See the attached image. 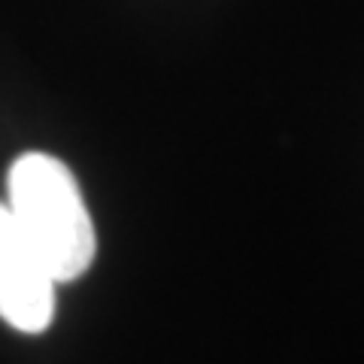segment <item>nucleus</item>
<instances>
[{
	"mask_svg": "<svg viewBox=\"0 0 364 364\" xmlns=\"http://www.w3.org/2000/svg\"><path fill=\"white\" fill-rule=\"evenodd\" d=\"M6 210L55 282H70L95 261V225L70 167L25 152L9 167Z\"/></svg>",
	"mask_w": 364,
	"mask_h": 364,
	"instance_id": "1",
	"label": "nucleus"
},
{
	"mask_svg": "<svg viewBox=\"0 0 364 364\" xmlns=\"http://www.w3.org/2000/svg\"><path fill=\"white\" fill-rule=\"evenodd\" d=\"M55 286L6 203H0V318L25 334L46 331L55 316Z\"/></svg>",
	"mask_w": 364,
	"mask_h": 364,
	"instance_id": "2",
	"label": "nucleus"
}]
</instances>
